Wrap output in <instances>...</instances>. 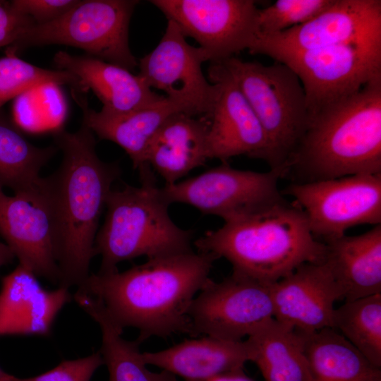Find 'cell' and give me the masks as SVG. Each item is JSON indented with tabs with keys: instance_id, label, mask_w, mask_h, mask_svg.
Listing matches in <instances>:
<instances>
[{
	"instance_id": "cell-27",
	"label": "cell",
	"mask_w": 381,
	"mask_h": 381,
	"mask_svg": "<svg viewBox=\"0 0 381 381\" xmlns=\"http://www.w3.org/2000/svg\"><path fill=\"white\" fill-rule=\"evenodd\" d=\"M332 328L373 367L381 368V294L345 301L334 309Z\"/></svg>"
},
{
	"instance_id": "cell-13",
	"label": "cell",
	"mask_w": 381,
	"mask_h": 381,
	"mask_svg": "<svg viewBox=\"0 0 381 381\" xmlns=\"http://www.w3.org/2000/svg\"><path fill=\"white\" fill-rule=\"evenodd\" d=\"M209 58L202 48L190 45L178 25L168 20L156 47L139 60L140 75L148 86L163 91L186 114L208 117L217 93L202 64Z\"/></svg>"
},
{
	"instance_id": "cell-6",
	"label": "cell",
	"mask_w": 381,
	"mask_h": 381,
	"mask_svg": "<svg viewBox=\"0 0 381 381\" xmlns=\"http://www.w3.org/2000/svg\"><path fill=\"white\" fill-rule=\"evenodd\" d=\"M231 75L267 136L265 160L284 174L286 163L309 123L302 83L288 66L244 61L234 56L221 61Z\"/></svg>"
},
{
	"instance_id": "cell-15",
	"label": "cell",
	"mask_w": 381,
	"mask_h": 381,
	"mask_svg": "<svg viewBox=\"0 0 381 381\" xmlns=\"http://www.w3.org/2000/svg\"><path fill=\"white\" fill-rule=\"evenodd\" d=\"M210 82L217 86V97L210 116L207 135L209 159L226 162L246 155L264 159L267 136L236 81L220 62L211 63Z\"/></svg>"
},
{
	"instance_id": "cell-30",
	"label": "cell",
	"mask_w": 381,
	"mask_h": 381,
	"mask_svg": "<svg viewBox=\"0 0 381 381\" xmlns=\"http://www.w3.org/2000/svg\"><path fill=\"white\" fill-rule=\"evenodd\" d=\"M333 0H277L258 8L256 35L279 32L306 23L329 6Z\"/></svg>"
},
{
	"instance_id": "cell-35",
	"label": "cell",
	"mask_w": 381,
	"mask_h": 381,
	"mask_svg": "<svg viewBox=\"0 0 381 381\" xmlns=\"http://www.w3.org/2000/svg\"><path fill=\"white\" fill-rule=\"evenodd\" d=\"M15 258L12 250L5 243L0 242V268L11 263Z\"/></svg>"
},
{
	"instance_id": "cell-33",
	"label": "cell",
	"mask_w": 381,
	"mask_h": 381,
	"mask_svg": "<svg viewBox=\"0 0 381 381\" xmlns=\"http://www.w3.org/2000/svg\"><path fill=\"white\" fill-rule=\"evenodd\" d=\"M35 24L30 17L16 11L10 1H0V47L15 46Z\"/></svg>"
},
{
	"instance_id": "cell-28",
	"label": "cell",
	"mask_w": 381,
	"mask_h": 381,
	"mask_svg": "<svg viewBox=\"0 0 381 381\" xmlns=\"http://www.w3.org/2000/svg\"><path fill=\"white\" fill-rule=\"evenodd\" d=\"M67 103L60 85L46 83L14 99L13 121L20 128L32 133L63 128Z\"/></svg>"
},
{
	"instance_id": "cell-23",
	"label": "cell",
	"mask_w": 381,
	"mask_h": 381,
	"mask_svg": "<svg viewBox=\"0 0 381 381\" xmlns=\"http://www.w3.org/2000/svg\"><path fill=\"white\" fill-rule=\"evenodd\" d=\"M71 94L82 110V122L100 139L110 140L121 147L135 169L145 164L147 147L162 124L171 115L184 113L166 97L154 104L128 113L114 114L96 111L89 107L85 93L71 90Z\"/></svg>"
},
{
	"instance_id": "cell-7",
	"label": "cell",
	"mask_w": 381,
	"mask_h": 381,
	"mask_svg": "<svg viewBox=\"0 0 381 381\" xmlns=\"http://www.w3.org/2000/svg\"><path fill=\"white\" fill-rule=\"evenodd\" d=\"M288 66L303 87L310 118L381 76V36L315 49L267 55Z\"/></svg>"
},
{
	"instance_id": "cell-26",
	"label": "cell",
	"mask_w": 381,
	"mask_h": 381,
	"mask_svg": "<svg viewBox=\"0 0 381 381\" xmlns=\"http://www.w3.org/2000/svg\"><path fill=\"white\" fill-rule=\"evenodd\" d=\"M30 143L19 128L0 109V185L14 195L31 196L40 193L42 168L57 150Z\"/></svg>"
},
{
	"instance_id": "cell-1",
	"label": "cell",
	"mask_w": 381,
	"mask_h": 381,
	"mask_svg": "<svg viewBox=\"0 0 381 381\" xmlns=\"http://www.w3.org/2000/svg\"><path fill=\"white\" fill-rule=\"evenodd\" d=\"M52 134L63 157L59 168L42 178L41 193L51 221L58 286L69 289L90 275L99 221L121 170L117 162L99 158L94 133L84 123L74 133L61 128Z\"/></svg>"
},
{
	"instance_id": "cell-31",
	"label": "cell",
	"mask_w": 381,
	"mask_h": 381,
	"mask_svg": "<svg viewBox=\"0 0 381 381\" xmlns=\"http://www.w3.org/2000/svg\"><path fill=\"white\" fill-rule=\"evenodd\" d=\"M103 364L98 351L83 358L64 360L54 368L35 377L20 378L13 375L12 381H90Z\"/></svg>"
},
{
	"instance_id": "cell-24",
	"label": "cell",
	"mask_w": 381,
	"mask_h": 381,
	"mask_svg": "<svg viewBox=\"0 0 381 381\" xmlns=\"http://www.w3.org/2000/svg\"><path fill=\"white\" fill-rule=\"evenodd\" d=\"M296 331L302 341L310 381H367L381 377L380 369L373 367L334 328Z\"/></svg>"
},
{
	"instance_id": "cell-17",
	"label": "cell",
	"mask_w": 381,
	"mask_h": 381,
	"mask_svg": "<svg viewBox=\"0 0 381 381\" xmlns=\"http://www.w3.org/2000/svg\"><path fill=\"white\" fill-rule=\"evenodd\" d=\"M273 318L294 329L310 332L332 328L334 305L341 299L323 262L302 264L270 286Z\"/></svg>"
},
{
	"instance_id": "cell-29",
	"label": "cell",
	"mask_w": 381,
	"mask_h": 381,
	"mask_svg": "<svg viewBox=\"0 0 381 381\" xmlns=\"http://www.w3.org/2000/svg\"><path fill=\"white\" fill-rule=\"evenodd\" d=\"M6 53L0 58V109L8 101L46 83L68 85L71 90L85 93L80 80L73 73L44 69L28 63L18 58L16 51L10 47Z\"/></svg>"
},
{
	"instance_id": "cell-11",
	"label": "cell",
	"mask_w": 381,
	"mask_h": 381,
	"mask_svg": "<svg viewBox=\"0 0 381 381\" xmlns=\"http://www.w3.org/2000/svg\"><path fill=\"white\" fill-rule=\"evenodd\" d=\"M270 286L235 271L209 278L190 305L189 334L242 341L274 318Z\"/></svg>"
},
{
	"instance_id": "cell-34",
	"label": "cell",
	"mask_w": 381,
	"mask_h": 381,
	"mask_svg": "<svg viewBox=\"0 0 381 381\" xmlns=\"http://www.w3.org/2000/svg\"><path fill=\"white\" fill-rule=\"evenodd\" d=\"M203 381H255L247 376L243 370L217 375Z\"/></svg>"
},
{
	"instance_id": "cell-9",
	"label": "cell",
	"mask_w": 381,
	"mask_h": 381,
	"mask_svg": "<svg viewBox=\"0 0 381 381\" xmlns=\"http://www.w3.org/2000/svg\"><path fill=\"white\" fill-rule=\"evenodd\" d=\"M281 192L294 198L313 235L323 243L355 226L381 224V174L291 183Z\"/></svg>"
},
{
	"instance_id": "cell-3",
	"label": "cell",
	"mask_w": 381,
	"mask_h": 381,
	"mask_svg": "<svg viewBox=\"0 0 381 381\" xmlns=\"http://www.w3.org/2000/svg\"><path fill=\"white\" fill-rule=\"evenodd\" d=\"M381 174V76L310 118L284 177L308 183Z\"/></svg>"
},
{
	"instance_id": "cell-21",
	"label": "cell",
	"mask_w": 381,
	"mask_h": 381,
	"mask_svg": "<svg viewBox=\"0 0 381 381\" xmlns=\"http://www.w3.org/2000/svg\"><path fill=\"white\" fill-rule=\"evenodd\" d=\"M323 263L341 293L350 301L381 294V224L359 235L325 243Z\"/></svg>"
},
{
	"instance_id": "cell-22",
	"label": "cell",
	"mask_w": 381,
	"mask_h": 381,
	"mask_svg": "<svg viewBox=\"0 0 381 381\" xmlns=\"http://www.w3.org/2000/svg\"><path fill=\"white\" fill-rule=\"evenodd\" d=\"M142 358L146 365L157 366L185 381H203L243 370L251 356L246 340L232 341L205 336L162 351L143 352Z\"/></svg>"
},
{
	"instance_id": "cell-37",
	"label": "cell",
	"mask_w": 381,
	"mask_h": 381,
	"mask_svg": "<svg viewBox=\"0 0 381 381\" xmlns=\"http://www.w3.org/2000/svg\"><path fill=\"white\" fill-rule=\"evenodd\" d=\"M367 381H381V377L370 379Z\"/></svg>"
},
{
	"instance_id": "cell-18",
	"label": "cell",
	"mask_w": 381,
	"mask_h": 381,
	"mask_svg": "<svg viewBox=\"0 0 381 381\" xmlns=\"http://www.w3.org/2000/svg\"><path fill=\"white\" fill-rule=\"evenodd\" d=\"M1 282L0 337L49 336L59 313L73 298L68 288L45 289L20 264Z\"/></svg>"
},
{
	"instance_id": "cell-4",
	"label": "cell",
	"mask_w": 381,
	"mask_h": 381,
	"mask_svg": "<svg viewBox=\"0 0 381 381\" xmlns=\"http://www.w3.org/2000/svg\"><path fill=\"white\" fill-rule=\"evenodd\" d=\"M194 244L198 252L227 260L232 271L270 285L302 264L323 262L326 250L313 235L302 209L286 199L224 222Z\"/></svg>"
},
{
	"instance_id": "cell-20",
	"label": "cell",
	"mask_w": 381,
	"mask_h": 381,
	"mask_svg": "<svg viewBox=\"0 0 381 381\" xmlns=\"http://www.w3.org/2000/svg\"><path fill=\"white\" fill-rule=\"evenodd\" d=\"M210 120L183 112L171 115L151 138L145 155L148 164L172 185L208 159Z\"/></svg>"
},
{
	"instance_id": "cell-5",
	"label": "cell",
	"mask_w": 381,
	"mask_h": 381,
	"mask_svg": "<svg viewBox=\"0 0 381 381\" xmlns=\"http://www.w3.org/2000/svg\"><path fill=\"white\" fill-rule=\"evenodd\" d=\"M138 170L140 186L126 185L107 197L105 219L94 245L95 255L102 257L99 273L116 271L119 262L140 256L152 259L193 251L192 231L171 219L170 203L150 165Z\"/></svg>"
},
{
	"instance_id": "cell-8",
	"label": "cell",
	"mask_w": 381,
	"mask_h": 381,
	"mask_svg": "<svg viewBox=\"0 0 381 381\" xmlns=\"http://www.w3.org/2000/svg\"><path fill=\"white\" fill-rule=\"evenodd\" d=\"M139 3L137 0H79L59 18L30 27L10 47L18 52L34 46L66 44L131 71L138 61L129 47V23Z\"/></svg>"
},
{
	"instance_id": "cell-10",
	"label": "cell",
	"mask_w": 381,
	"mask_h": 381,
	"mask_svg": "<svg viewBox=\"0 0 381 381\" xmlns=\"http://www.w3.org/2000/svg\"><path fill=\"white\" fill-rule=\"evenodd\" d=\"M283 176L280 169L267 172L241 170L226 162L162 188L170 205L187 204L202 214L215 215L229 222L285 200L278 187Z\"/></svg>"
},
{
	"instance_id": "cell-14",
	"label": "cell",
	"mask_w": 381,
	"mask_h": 381,
	"mask_svg": "<svg viewBox=\"0 0 381 381\" xmlns=\"http://www.w3.org/2000/svg\"><path fill=\"white\" fill-rule=\"evenodd\" d=\"M381 36L380 0H333L309 21L284 31L256 35L253 54L300 52Z\"/></svg>"
},
{
	"instance_id": "cell-36",
	"label": "cell",
	"mask_w": 381,
	"mask_h": 381,
	"mask_svg": "<svg viewBox=\"0 0 381 381\" xmlns=\"http://www.w3.org/2000/svg\"><path fill=\"white\" fill-rule=\"evenodd\" d=\"M13 376L0 368V381H12Z\"/></svg>"
},
{
	"instance_id": "cell-25",
	"label": "cell",
	"mask_w": 381,
	"mask_h": 381,
	"mask_svg": "<svg viewBox=\"0 0 381 381\" xmlns=\"http://www.w3.org/2000/svg\"><path fill=\"white\" fill-rule=\"evenodd\" d=\"M246 341L265 381H310L301 337L291 327L272 318Z\"/></svg>"
},
{
	"instance_id": "cell-12",
	"label": "cell",
	"mask_w": 381,
	"mask_h": 381,
	"mask_svg": "<svg viewBox=\"0 0 381 381\" xmlns=\"http://www.w3.org/2000/svg\"><path fill=\"white\" fill-rule=\"evenodd\" d=\"M185 37L193 38L211 63L248 49L257 33L253 0H152Z\"/></svg>"
},
{
	"instance_id": "cell-32",
	"label": "cell",
	"mask_w": 381,
	"mask_h": 381,
	"mask_svg": "<svg viewBox=\"0 0 381 381\" xmlns=\"http://www.w3.org/2000/svg\"><path fill=\"white\" fill-rule=\"evenodd\" d=\"M11 6L30 17L35 24L52 22L75 6L79 0H13Z\"/></svg>"
},
{
	"instance_id": "cell-2",
	"label": "cell",
	"mask_w": 381,
	"mask_h": 381,
	"mask_svg": "<svg viewBox=\"0 0 381 381\" xmlns=\"http://www.w3.org/2000/svg\"><path fill=\"white\" fill-rule=\"evenodd\" d=\"M216 260L198 251L147 259L121 272L92 273L77 290L99 300L123 331L137 329L140 343L151 337L189 334L190 305Z\"/></svg>"
},
{
	"instance_id": "cell-19",
	"label": "cell",
	"mask_w": 381,
	"mask_h": 381,
	"mask_svg": "<svg viewBox=\"0 0 381 381\" xmlns=\"http://www.w3.org/2000/svg\"><path fill=\"white\" fill-rule=\"evenodd\" d=\"M60 70L75 75L86 93L91 90L102 102L101 111L114 114L149 107L165 96L154 92L139 75L92 56H73L63 51L54 56Z\"/></svg>"
},
{
	"instance_id": "cell-16",
	"label": "cell",
	"mask_w": 381,
	"mask_h": 381,
	"mask_svg": "<svg viewBox=\"0 0 381 381\" xmlns=\"http://www.w3.org/2000/svg\"><path fill=\"white\" fill-rule=\"evenodd\" d=\"M0 235L19 264L59 285L51 221L42 193L10 196L0 185Z\"/></svg>"
}]
</instances>
